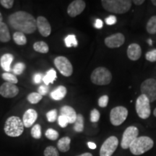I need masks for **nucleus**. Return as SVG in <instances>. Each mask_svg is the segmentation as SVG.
Returning <instances> with one entry per match:
<instances>
[{
	"instance_id": "1",
	"label": "nucleus",
	"mask_w": 156,
	"mask_h": 156,
	"mask_svg": "<svg viewBox=\"0 0 156 156\" xmlns=\"http://www.w3.org/2000/svg\"><path fill=\"white\" fill-rule=\"evenodd\" d=\"M9 24L17 32L31 34L36 31V20L30 13L25 11H17L9 15Z\"/></svg>"
},
{
	"instance_id": "2",
	"label": "nucleus",
	"mask_w": 156,
	"mask_h": 156,
	"mask_svg": "<svg viewBox=\"0 0 156 156\" xmlns=\"http://www.w3.org/2000/svg\"><path fill=\"white\" fill-rule=\"evenodd\" d=\"M130 0H102L101 5L106 11L114 14H124L132 7Z\"/></svg>"
},
{
	"instance_id": "3",
	"label": "nucleus",
	"mask_w": 156,
	"mask_h": 156,
	"mask_svg": "<svg viewBox=\"0 0 156 156\" xmlns=\"http://www.w3.org/2000/svg\"><path fill=\"white\" fill-rule=\"evenodd\" d=\"M5 134L11 137H17L20 136L24 131V124L23 120L18 116L9 117L6 121L5 127Z\"/></svg>"
},
{
	"instance_id": "4",
	"label": "nucleus",
	"mask_w": 156,
	"mask_h": 156,
	"mask_svg": "<svg viewBox=\"0 0 156 156\" xmlns=\"http://www.w3.org/2000/svg\"><path fill=\"white\" fill-rule=\"evenodd\" d=\"M153 145V140L149 136H138L130 145L129 150L133 155H140L150 151Z\"/></svg>"
},
{
	"instance_id": "5",
	"label": "nucleus",
	"mask_w": 156,
	"mask_h": 156,
	"mask_svg": "<svg viewBox=\"0 0 156 156\" xmlns=\"http://www.w3.org/2000/svg\"><path fill=\"white\" fill-rule=\"evenodd\" d=\"M91 82L97 85H106L112 82V75L106 67H99L93 71L90 75Z\"/></svg>"
},
{
	"instance_id": "6",
	"label": "nucleus",
	"mask_w": 156,
	"mask_h": 156,
	"mask_svg": "<svg viewBox=\"0 0 156 156\" xmlns=\"http://www.w3.org/2000/svg\"><path fill=\"white\" fill-rule=\"evenodd\" d=\"M136 112L138 116L142 119L149 118L151 114V105L148 98L144 95H140L136 101Z\"/></svg>"
},
{
	"instance_id": "7",
	"label": "nucleus",
	"mask_w": 156,
	"mask_h": 156,
	"mask_svg": "<svg viewBox=\"0 0 156 156\" xmlns=\"http://www.w3.org/2000/svg\"><path fill=\"white\" fill-rule=\"evenodd\" d=\"M142 95H144L149 100L150 103L156 100V80L149 78L142 82L140 86Z\"/></svg>"
},
{
	"instance_id": "8",
	"label": "nucleus",
	"mask_w": 156,
	"mask_h": 156,
	"mask_svg": "<svg viewBox=\"0 0 156 156\" xmlns=\"http://www.w3.org/2000/svg\"><path fill=\"white\" fill-rule=\"evenodd\" d=\"M128 116V110L124 106H116L110 112V122L114 126H119L124 122Z\"/></svg>"
},
{
	"instance_id": "9",
	"label": "nucleus",
	"mask_w": 156,
	"mask_h": 156,
	"mask_svg": "<svg viewBox=\"0 0 156 156\" xmlns=\"http://www.w3.org/2000/svg\"><path fill=\"white\" fill-rule=\"evenodd\" d=\"M54 65L59 73L64 77H70L73 73V67L71 62L65 56H59L54 59Z\"/></svg>"
},
{
	"instance_id": "10",
	"label": "nucleus",
	"mask_w": 156,
	"mask_h": 156,
	"mask_svg": "<svg viewBox=\"0 0 156 156\" xmlns=\"http://www.w3.org/2000/svg\"><path fill=\"white\" fill-rule=\"evenodd\" d=\"M139 130L136 126H130L126 129L123 134L121 146L123 149H128L131 144L138 137Z\"/></svg>"
},
{
	"instance_id": "11",
	"label": "nucleus",
	"mask_w": 156,
	"mask_h": 156,
	"mask_svg": "<svg viewBox=\"0 0 156 156\" xmlns=\"http://www.w3.org/2000/svg\"><path fill=\"white\" fill-rule=\"evenodd\" d=\"M118 145L119 140L115 136L107 138L101 147L100 156H112L116 151Z\"/></svg>"
},
{
	"instance_id": "12",
	"label": "nucleus",
	"mask_w": 156,
	"mask_h": 156,
	"mask_svg": "<svg viewBox=\"0 0 156 156\" xmlns=\"http://www.w3.org/2000/svg\"><path fill=\"white\" fill-rule=\"evenodd\" d=\"M86 7V4L83 0H75L69 4L67 7V13L71 17H75L80 15Z\"/></svg>"
},
{
	"instance_id": "13",
	"label": "nucleus",
	"mask_w": 156,
	"mask_h": 156,
	"mask_svg": "<svg viewBox=\"0 0 156 156\" xmlns=\"http://www.w3.org/2000/svg\"><path fill=\"white\" fill-rule=\"evenodd\" d=\"M125 41V37L121 33L113 34L105 39L104 43L107 47L110 48H119L122 46Z\"/></svg>"
},
{
	"instance_id": "14",
	"label": "nucleus",
	"mask_w": 156,
	"mask_h": 156,
	"mask_svg": "<svg viewBox=\"0 0 156 156\" xmlns=\"http://www.w3.org/2000/svg\"><path fill=\"white\" fill-rule=\"evenodd\" d=\"M19 93V89L15 84L9 83H3L0 87V95L4 98H14Z\"/></svg>"
},
{
	"instance_id": "15",
	"label": "nucleus",
	"mask_w": 156,
	"mask_h": 156,
	"mask_svg": "<svg viewBox=\"0 0 156 156\" xmlns=\"http://www.w3.org/2000/svg\"><path fill=\"white\" fill-rule=\"evenodd\" d=\"M36 26L40 34L44 37H47L51 32V27L47 19L43 16H39L36 20Z\"/></svg>"
},
{
	"instance_id": "16",
	"label": "nucleus",
	"mask_w": 156,
	"mask_h": 156,
	"mask_svg": "<svg viewBox=\"0 0 156 156\" xmlns=\"http://www.w3.org/2000/svg\"><path fill=\"white\" fill-rule=\"evenodd\" d=\"M37 118H38V114L36 110L32 108L27 110L23 117V122L25 127L29 128L32 126L36 122Z\"/></svg>"
},
{
	"instance_id": "17",
	"label": "nucleus",
	"mask_w": 156,
	"mask_h": 156,
	"mask_svg": "<svg viewBox=\"0 0 156 156\" xmlns=\"http://www.w3.org/2000/svg\"><path fill=\"white\" fill-rule=\"evenodd\" d=\"M128 58L132 61H136L141 57L142 55V49L139 44H132L129 46L127 48Z\"/></svg>"
},
{
	"instance_id": "18",
	"label": "nucleus",
	"mask_w": 156,
	"mask_h": 156,
	"mask_svg": "<svg viewBox=\"0 0 156 156\" xmlns=\"http://www.w3.org/2000/svg\"><path fill=\"white\" fill-rule=\"evenodd\" d=\"M60 113L62 116H65L67 119L69 124H75L77 119V114H76L75 110L73 107L69 106H64L60 109Z\"/></svg>"
},
{
	"instance_id": "19",
	"label": "nucleus",
	"mask_w": 156,
	"mask_h": 156,
	"mask_svg": "<svg viewBox=\"0 0 156 156\" xmlns=\"http://www.w3.org/2000/svg\"><path fill=\"white\" fill-rule=\"evenodd\" d=\"M14 59V56L11 54H5L1 57L0 64L2 69L6 72L11 71V64Z\"/></svg>"
},
{
	"instance_id": "20",
	"label": "nucleus",
	"mask_w": 156,
	"mask_h": 156,
	"mask_svg": "<svg viewBox=\"0 0 156 156\" xmlns=\"http://www.w3.org/2000/svg\"><path fill=\"white\" fill-rule=\"evenodd\" d=\"M67 94V88L63 85H60L51 93L50 96L54 101H61Z\"/></svg>"
},
{
	"instance_id": "21",
	"label": "nucleus",
	"mask_w": 156,
	"mask_h": 156,
	"mask_svg": "<svg viewBox=\"0 0 156 156\" xmlns=\"http://www.w3.org/2000/svg\"><path fill=\"white\" fill-rule=\"evenodd\" d=\"M10 40V34L7 25L5 23H0V41L6 43Z\"/></svg>"
},
{
	"instance_id": "22",
	"label": "nucleus",
	"mask_w": 156,
	"mask_h": 156,
	"mask_svg": "<svg viewBox=\"0 0 156 156\" xmlns=\"http://www.w3.org/2000/svg\"><path fill=\"white\" fill-rule=\"evenodd\" d=\"M70 142L71 139L69 136H64L58 140L57 142V147L58 151L62 153H66L70 149Z\"/></svg>"
},
{
	"instance_id": "23",
	"label": "nucleus",
	"mask_w": 156,
	"mask_h": 156,
	"mask_svg": "<svg viewBox=\"0 0 156 156\" xmlns=\"http://www.w3.org/2000/svg\"><path fill=\"white\" fill-rule=\"evenodd\" d=\"M56 79V73L54 69H51L46 73L44 77H43V81L46 85H48V84L53 83Z\"/></svg>"
},
{
	"instance_id": "24",
	"label": "nucleus",
	"mask_w": 156,
	"mask_h": 156,
	"mask_svg": "<svg viewBox=\"0 0 156 156\" xmlns=\"http://www.w3.org/2000/svg\"><path fill=\"white\" fill-rule=\"evenodd\" d=\"M34 49L41 54H46L49 51L48 44L44 41H37L34 44Z\"/></svg>"
},
{
	"instance_id": "25",
	"label": "nucleus",
	"mask_w": 156,
	"mask_h": 156,
	"mask_svg": "<svg viewBox=\"0 0 156 156\" xmlns=\"http://www.w3.org/2000/svg\"><path fill=\"white\" fill-rule=\"evenodd\" d=\"M74 129L77 132H82L84 130V117L81 114H77V119L74 125Z\"/></svg>"
},
{
	"instance_id": "26",
	"label": "nucleus",
	"mask_w": 156,
	"mask_h": 156,
	"mask_svg": "<svg viewBox=\"0 0 156 156\" xmlns=\"http://www.w3.org/2000/svg\"><path fill=\"white\" fill-rule=\"evenodd\" d=\"M13 39L15 44L20 46H23V45H25L27 43V38L25 37V34L21 32H15L14 35H13Z\"/></svg>"
},
{
	"instance_id": "27",
	"label": "nucleus",
	"mask_w": 156,
	"mask_h": 156,
	"mask_svg": "<svg viewBox=\"0 0 156 156\" xmlns=\"http://www.w3.org/2000/svg\"><path fill=\"white\" fill-rule=\"evenodd\" d=\"M146 30L150 34H156V16L151 17L146 25Z\"/></svg>"
},
{
	"instance_id": "28",
	"label": "nucleus",
	"mask_w": 156,
	"mask_h": 156,
	"mask_svg": "<svg viewBox=\"0 0 156 156\" xmlns=\"http://www.w3.org/2000/svg\"><path fill=\"white\" fill-rule=\"evenodd\" d=\"M66 46L68 48L70 47H77L78 43L75 35H69L64 39Z\"/></svg>"
},
{
	"instance_id": "29",
	"label": "nucleus",
	"mask_w": 156,
	"mask_h": 156,
	"mask_svg": "<svg viewBox=\"0 0 156 156\" xmlns=\"http://www.w3.org/2000/svg\"><path fill=\"white\" fill-rule=\"evenodd\" d=\"M43 96L38 93H31L28 95V101L32 104H36L42 99Z\"/></svg>"
},
{
	"instance_id": "30",
	"label": "nucleus",
	"mask_w": 156,
	"mask_h": 156,
	"mask_svg": "<svg viewBox=\"0 0 156 156\" xmlns=\"http://www.w3.org/2000/svg\"><path fill=\"white\" fill-rule=\"evenodd\" d=\"M31 136L34 138V139L38 140L41 137V126L40 124H36L33 126L32 129H31Z\"/></svg>"
},
{
	"instance_id": "31",
	"label": "nucleus",
	"mask_w": 156,
	"mask_h": 156,
	"mask_svg": "<svg viewBox=\"0 0 156 156\" xmlns=\"http://www.w3.org/2000/svg\"><path fill=\"white\" fill-rule=\"evenodd\" d=\"M2 79L5 80L7 83H9L12 84H17L18 83V80H17V78L15 77L14 75H12V74L11 73H5L2 74Z\"/></svg>"
},
{
	"instance_id": "32",
	"label": "nucleus",
	"mask_w": 156,
	"mask_h": 156,
	"mask_svg": "<svg viewBox=\"0 0 156 156\" xmlns=\"http://www.w3.org/2000/svg\"><path fill=\"white\" fill-rule=\"evenodd\" d=\"M44 156H59L58 152L56 147L54 146H48L46 147L44 152Z\"/></svg>"
},
{
	"instance_id": "33",
	"label": "nucleus",
	"mask_w": 156,
	"mask_h": 156,
	"mask_svg": "<svg viewBox=\"0 0 156 156\" xmlns=\"http://www.w3.org/2000/svg\"><path fill=\"white\" fill-rule=\"evenodd\" d=\"M45 135L50 140H56L58 137V132L54 130V129H48L45 133Z\"/></svg>"
},
{
	"instance_id": "34",
	"label": "nucleus",
	"mask_w": 156,
	"mask_h": 156,
	"mask_svg": "<svg viewBox=\"0 0 156 156\" xmlns=\"http://www.w3.org/2000/svg\"><path fill=\"white\" fill-rule=\"evenodd\" d=\"M25 69V64L23 63V62H18V63L15 64L14 68H13V73H14V74H15V75H20L23 73V71H24Z\"/></svg>"
},
{
	"instance_id": "35",
	"label": "nucleus",
	"mask_w": 156,
	"mask_h": 156,
	"mask_svg": "<svg viewBox=\"0 0 156 156\" xmlns=\"http://www.w3.org/2000/svg\"><path fill=\"white\" fill-rule=\"evenodd\" d=\"M46 117H47L48 122H54L57 119V111L56 109L51 110L46 114Z\"/></svg>"
},
{
	"instance_id": "36",
	"label": "nucleus",
	"mask_w": 156,
	"mask_h": 156,
	"mask_svg": "<svg viewBox=\"0 0 156 156\" xmlns=\"http://www.w3.org/2000/svg\"><path fill=\"white\" fill-rule=\"evenodd\" d=\"M100 112L96 108L93 109L90 112V121L93 123H96L100 119Z\"/></svg>"
},
{
	"instance_id": "37",
	"label": "nucleus",
	"mask_w": 156,
	"mask_h": 156,
	"mask_svg": "<svg viewBox=\"0 0 156 156\" xmlns=\"http://www.w3.org/2000/svg\"><path fill=\"white\" fill-rule=\"evenodd\" d=\"M108 100H109V98L108 95H102V96L98 99V106L101 107V108H105V107H106L107 105H108Z\"/></svg>"
},
{
	"instance_id": "38",
	"label": "nucleus",
	"mask_w": 156,
	"mask_h": 156,
	"mask_svg": "<svg viewBox=\"0 0 156 156\" xmlns=\"http://www.w3.org/2000/svg\"><path fill=\"white\" fill-rule=\"evenodd\" d=\"M145 58L147 61L151 62H156V49H153L148 51L145 54Z\"/></svg>"
},
{
	"instance_id": "39",
	"label": "nucleus",
	"mask_w": 156,
	"mask_h": 156,
	"mask_svg": "<svg viewBox=\"0 0 156 156\" xmlns=\"http://www.w3.org/2000/svg\"><path fill=\"white\" fill-rule=\"evenodd\" d=\"M58 125L61 126L62 128H65L67 127L68 124H69V122H68L67 119L66 118L65 116L60 115V116L58 117Z\"/></svg>"
},
{
	"instance_id": "40",
	"label": "nucleus",
	"mask_w": 156,
	"mask_h": 156,
	"mask_svg": "<svg viewBox=\"0 0 156 156\" xmlns=\"http://www.w3.org/2000/svg\"><path fill=\"white\" fill-rule=\"evenodd\" d=\"M0 4L6 9H10L14 5L13 0H0Z\"/></svg>"
},
{
	"instance_id": "41",
	"label": "nucleus",
	"mask_w": 156,
	"mask_h": 156,
	"mask_svg": "<svg viewBox=\"0 0 156 156\" xmlns=\"http://www.w3.org/2000/svg\"><path fill=\"white\" fill-rule=\"evenodd\" d=\"M48 92V85H41V86L38 87V93L40 95H41L42 96H43V95H45L47 94Z\"/></svg>"
},
{
	"instance_id": "42",
	"label": "nucleus",
	"mask_w": 156,
	"mask_h": 156,
	"mask_svg": "<svg viewBox=\"0 0 156 156\" xmlns=\"http://www.w3.org/2000/svg\"><path fill=\"white\" fill-rule=\"evenodd\" d=\"M105 21H106V23L107 25H112L116 24L117 22V19L116 17L114 16V15H111V16H109L107 17V18H106Z\"/></svg>"
},
{
	"instance_id": "43",
	"label": "nucleus",
	"mask_w": 156,
	"mask_h": 156,
	"mask_svg": "<svg viewBox=\"0 0 156 156\" xmlns=\"http://www.w3.org/2000/svg\"><path fill=\"white\" fill-rule=\"evenodd\" d=\"M42 75L40 73H37L36 75H34V83L36 84H38L40 83L41 82V80H42Z\"/></svg>"
},
{
	"instance_id": "44",
	"label": "nucleus",
	"mask_w": 156,
	"mask_h": 156,
	"mask_svg": "<svg viewBox=\"0 0 156 156\" xmlns=\"http://www.w3.org/2000/svg\"><path fill=\"white\" fill-rule=\"evenodd\" d=\"M94 25H95V28H98V29L102 28H103V21L100 19H97L96 20H95Z\"/></svg>"
},
{
	"instance_id": "45",
	"label": "nucleus",
	"mask_w": 156,
	"mask_h": 156,
	"mask_svg": "<svg viewBox=\"0 0 156 156\" xmlns=\"http://www.w3.org/2000/svg\"><path fill=\"white\" fill-rule=\"evenodd\" d=\"M87 145H88V147H89L90 149L95 150V148H96V145H95L94 142H87Z\"/></svg>"
},
{
	"instance_id": "46",
	"label": "nucleus",
	"mask_w": 156,
	"mask_h": 156,
	"mask_svg": "<svg viewBox=\"0 0 156 156\" xmlns=\"http://www.w3.org/2000/svg\"><path fill=\"white\" fill-rule=\"evenodd\" d=\"M145 2V0H134L133 1V3L135 5H141Z\"/></svg>"
},
{
	"instance_id": "47",
	"label": "nucleus",
	"mask_w": 156,
	"mask_h": 156,
	"mask_svg": "<svg viewBox=\"0 0 156 156\" xmlns=\"http://www.w3.org/2000/svg\"><path fill=\"white\" fill-rule=\"evenodd\" d=\"M77 156H93V155L91 153H85L81 154V155H77Z\"/></svg>"
},
{
	"instance_id": "48",
	"label": "nucleus",
	"mask_w": 156,
	"mask_h": 156,
	"mask_svg": "<svg viewBox=\"0 0 156 156\" xmlns=\"http://www.w3.org/2000/svg\"><path fill=\"white\" fill-rule=\"evenodd\" d=\"M2 20H3L2 15L1 12H0V23H2Z\"/></svg>"
},
{
	"instance_id": "49",
	"label": "nucleus",
	"mask_w": 156,
	"mask_h": 156,
	"mask_svg": "<svg viewBox=\"0 0 156 156\" xmlns=\"http://www.w3.org/2000/svg\"><path fill=\"white\" fill-rule=\"evenodd\" d=\"M151 2L153 3V5L156 6V0H152V1H151Z\"/></svg>"
},
{
	"instance_id": "50",
	"label": "nucleus",
	"mask_w": 156,
	"mask_h": 156,
	"mask_svg": "<svg viewBox=\"0 0 156 156\" xmlns=\"http://www.w3.org/2000/svg\"><path fill=\"white\" fill-rule=\"evenodd\" d=\"M152 43H153V41H152V40H151V39H149V40H148V44L149 45H152Z\"/></svg>"
},
{
	"instance_id": "51",
	"label": "nucleus",
	"mask_w": 156,
	"mask_h": 156,
	"mask_svg": "<svg viewBox=\"0 0 156 156\" xmlns=\"http://www.w3.org/2000/svg\"><path fill=\"white\" fill-rule=\"evenodd\" d=\"M153 114H154V116H155L156 117V108H155V110H154V112H153Z\"/></svg>"
}]
</instances>
